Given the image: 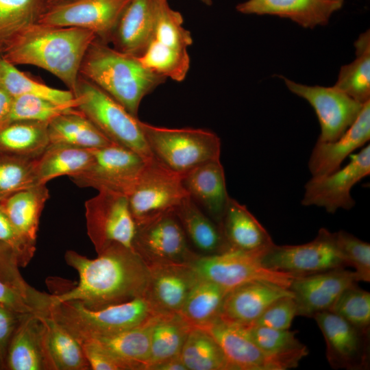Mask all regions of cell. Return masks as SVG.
<instances>
[{
	"label": "cell",
	"instance_id": "1",
	"mask_svg": "<svg viewBox=\"0 0 370 370\" xmlns=\"http://www.w3.org/2000/svg\"><path fill=\"white\" fill-rule=\"evenodd\" d=\"M64 258L77 271L79 282L67 291L52 295V304L75 301L98 310L145 296L149 269L134 249L114 244L95 259L69 250Z\"/></svg>",
	"mask_w": 370,
	"mask_h": 370
},
{
	"label": "cell",
	"instance_id": "2",
	"mask_svg": "<svg viewBox=\"0 0 370 370\" xmlns=\"http://www.w3.org/2000/svg\"><path fill=\"white\" fill-rule=\"evenodd\" d=\"M89 30L36 23L29 27L1 56L14 65H33L75 89L84 56L96 38Z\"/></svg>",
	"mask_w": 370,
	"mask_h": 370
},
{
	"label": "cell",
	"instance_id": "3",
	"mask_svg": "<svg viewBox=\"0 0 370 370\" xmlns=\"http://www.w3.org/2000/svg\"><path fill=\"white\" fill-rule=\"evenodd\" d=\"M79 74L136 117L143 99L166 79L144 66L138 58L120 52L97 38L84 56Z\"/></svg>",
	"mask_w": 370,
	"mask_h": 370
},
{
	"label": "cell",
	"instance_id": "4",
	"mask_svg": "<svg viewBox=\"0 0 370 370\" xmlns=\"http://www.w3.org/2000/svg\"><path fill=\"white\" fill-rule=\"evenodd\" d=\"M158 313L145 297L91 310L75 301L52 304L50 315L80 343L119 333L148 321Z\"/></svg>",
	"mask_w": 370,
	"mask_h": 370
},
{
	"label": "cell",
	"instance_id": "5",
	"mask_svg": "<svg viewBox=\"0 0 370 370\" xmlns=\"http://www.w3.org/2000/svg\"><path fill=\"white\" fill-rule=\"evenodd\" d=\"M140 127L153 157L180 175L220 160L221 140L211 130L157 127L141 121Z\"/></svg>",
	"mask_w": 370,
	"mask_h": 370
},
{
	"label": "cell",
	"instance_id": "6",
	"mask_svg": "<svg viewBox=\"0 0 370 370\" xmlns=\"http://www.w3.org/2000/svg\"><path fill=\"white\" fill-rule=\"evenodd\" d=\"M77 109L111 142L153 158L140 127V121L91 81L79 75L73 91Z\"/></svg>",
	"mask_w": 370,
	"mask_h": 370
},
{
	"label": "cell",
	"instance_id": "7",
	"mask_svg": "<svg viewBox=\"0 0 370 370\" xmlns=\"http://www.w3.org/2000/svg\"><path fill=\"white\" fill-rule=\"evenodd\" d=\"M261 256L228 249L223 252L198 255L189 263L199 278L212 282L230 291L253 281H267L289 289L296 277L264 267Z\"/></svg>",
	"mask_w": 370,
	"mask_h": 370
},
{
	"label": "cell",
	"instance_id": "8",
	"mask_svg": "<svg viewBox=\"0 0 370 370\" xmlns=\"http://www.w3.org/2000/svg\"><path fill=\"white\" fill-rule=\"evenodd\" d=\"M127 197L137 225L160 215L174 212L189 196L184 187L182 175L153 158L147 162Z\"/></svg>",
	"mask_w": 370,
	"mask_h": 370
},
{
	"label": "cell",
	"instance_id": "9",
	"mask_svg": "<svg viewBox=\"0 0 370 370\" xmlns=\"http://www.w3.org/2000/svg\"><path fill=\"white\" fill-rule=\"evenodd\" d=\"M88 235L97 254L114 244L133 249L136 223L127 195L99 190L85 203Z\"/></svg>",
	"mask_w": 370,
	"mask_h": 370
},
{
	"label": "cell",
	"instance_id": "10",
	"mask_svg": "<svg viewBox=\"0 0 370 370\" xmlns=\"http://www.w3.org/2000/svg\"><path fill=\"white\" fill-rule=\"evenodd\" d=\"M260 260L269 269L295 276L348 267L337 247L335 232L325 228H321L312 241L304 244H274Z\"/></svg>",
	"mask_w": 370,
	"mask_h": 370
},
{
	"label": "cell",
	"instance_id": "11",
	"mask_svg": "<svg viewBox=\"0 0 370 370\" xmlns=\"http://www.w3.org/2000/svg\"><path fill=\"white\" fill-rule=\"evenodd\" d=\"M147 162L132 149L112 143L92 149V159L89 165L70 178L79 187H91L98 191L110 190L127 195Z\"/></svg>",
	"mask_w": 370,
	"mask_h": 370
},
{
	"label": "cell",
	"instance_id": "12",
	"mask_svg": "<svg viewBox=\"0 0 370 370\" xmlns=\"http://www.w3.org/2000/svg\"><path fill=\"white\" fill-rule=\"evenodd\" d=\"M222 349L232 370H286L295 368L308 349L281 354H269L247 336L244 328L219 319L205 328Z\"/></svg>",
	"mask_w": 370,
	"mask_h": 370
},
{
	"label": "cell",
	"instance_id": "13",
	"mask_svg": "<svg viewBox=\"0 0 370 370\" xmlns=\"http://www.w3.org/2000/svg\"><path fill=\"white\" fill-rule=\"evenodd\" d=\"M282 77L292 93L307 101L314 109L321 127L319 142L339 138L356 121L365 104L334 85L309 86Z\"/></svg>",
	"mask_w": 370,
	"mask_h": 370
},
{
	"label": "cell",
	"instance_id": "14",
	"mask_svg": "<svg viewBox=\"0 0 370 370\" xmlns=\"http://www.w3.org/2000/svg\"><path fill=\"white\" fill-rule=\"evenodd\" d=\"M370 173V145L351 157L344 166L321 176L312 177L304 186L301 203L314 206L334 214L339 209L349 210L356 205L351 195L353 186Z\"/></svg>",
	"mask_w": 370,
	"mask_h": 370
},
{
	"label": "cell",
	"instance_id": "15",
	"mask_svg": "<svg viewBox=\"0 0 370 370\" xmlns=\"http://www.w3.org/2000/svg\"><path fill=\"white\" fill-rule=\"evenodd\" d=\"M133 249L147 264L188 263L198 256L190 250L186 236L174 212L137 225Z\"/></svg>",
	"mask_w": 370,
	"mask_h": 370
},
{
	"label": "cell",
	"instance_id": "16",
	"mask_svg": "<svg viewBox=\"0 0 370 370\" xmlns=\"http://www.w3.org/2000/svg\"><path fill=\"white\" fill-rule=\"evenodd\" d=\"M131 0H71L50 7L38 23L89 30L110 44L112 32Z\"/></svg>",
	"mask_w": 370,
	"mask_h": 370
},
{
	"label": "cell",
	"instance_id": "17",
	"mask_svg": "<svg viewBox=\"0 0 370 370\" xmlns=\"http://www.w3.org/2000/svg\"><path fill=\"white\" fill-rule=\"evenodd\" d=\"M326 344V358L334 369L365 370L370 364L369 332L361 330L327 310L312 317Z\"/></svg>",
	"mask_w": 370,
	"mask_h": 370
},
{
	"label": "cell",
	"instance_id": "18",
	"mask_svg": "<svg viewBox=\"0 0 370 370\" xmlns=\"http://www.w3.org/2000/svg\"><path fill=\"white\" fill-rule=\"evenodd\" d=\"M357 282L354 271L345 268L296 277L289 290L297 304V316L313 317L330 310L343 291Z\"/></svg>",
	"mask_w": 370,
	"mask_h": 370
},
{
	"label": "cell",
	"instance_id": "19",
	"mask_svg": "<svg viewBox=\"0 0 370 370\" xmlns=\"http://www.w3.org/2000/svg\"><path fill=\"white\" fill-rule=\"evenodd\" d=\"M149 278L145 297L158 313H179L198 279L189 263L148 264Z\"/></svg>",
	"mask_w": 370,
	"mask_h": 370
},
{
	"label": "cell",
	"instance_id": "20",
	"mask_svg": "<svg viewBox=\"0 0 370 370\" xmlns=\"http://www.w3.org/2000/svg\"><path fill=\"white\" fill-rule=\"evenodd\" d=\"M345 0H247L236 10L244 14L271 15L287 18L308 29L326 25Z\"/></svg>",
	"mask_w": 370,
	"mask_h": 370
},
{
	"label": "cell",
	"instance_id": "21",
	"mask_svg": "<svg viewBox=\"0 0 370 370\" xmlns=\"http://www.w3.org/2000/svg\"><path fill=\"white\" fill-rule=\"evenodd\" d=\"M6 369L54 370L47 349L42 316L23 314L10 343Z\"/></svg>",
	"mask_w": 370,
	"mask_h": 370
},
{
	"label": "cell",
	"instance_id": "22",
	"mask_svg": "<svg viewBox=\"0 0 370 370\" xmlns=\"http://www.w3.org/2000/svg\"><path fill=\"white\" fill-rule=\"evenodd\" d=\"M286 296H293L287 288L267 281L249 282L227 293L218 319L229 323L247 325L269 305Z\"/></svg>",
	"mask_w": 370,
	"mask_h": 370
},
{
	"label": "cell",
	"instance_id": "23",
	"mask_svg": "<svg viewBox=\"0 0 370 370\" xmlns=\"http://www.w3.org/2000/svg\"><path fill=\"white\" fill-rule=\"evenodd\" d=\"M160 0H131L121 14L110 42L116 50L139 58L152 38Z\"/></svg>",
	"mask_w": 370,
	"mask_h": 370
},
{
	"label": "cell",
	"instance_id": "24",
	"mask_svg": "<svg viewBox=\"0 0 370 370\" xmlns=\"http://www.w3.org/2000/svg\"><path fill=\"white\" fill-rule=\"evenodd\" d=\"M370 140V101L366 102L354 123L337 140L317 141L308 162L312 177L329 174L341 167L343 161Z\"/></svg>",
	"mask_w": 370,
	"mask_h": 370
},
{
	"label": "cell",
	"instance_id": "25",
	"mask_svg": "<svg viewBox=\"0 0 370 370\" xmlns=\"http://www.w3.org/2000/svg\"><path fill=\"white\" fill-rule=\"evenodd\" d=\"M189 197L219 226L230 197L220 160L202 164L182 175Z\"/></svg>",
	"mask_w": 370,
	"mask_h": 370
},
{
	"label": "cell",
	"instance_id": "26",
	"mask_svg": "<svg viewBox=\"0 0 370 370\" xmlns=\"http://www.w3.org/2000/svg\"><path fill=\"white\" fill-rule=\"evenodd\" d=\"M219 227L229 249L262 256L275 244L247 208L232 197Z\"/></svg>",
	"mask_w": 370,
	"mask_h": 370
},
{
	"label": "cell",
	"instance_id": "27",
	"mask_svg": "<svg viewBox=\"0 0 370 370\" xmlns=\"http://www.w3.org/2000/svg\"><path fill=\"white\" fill-rule=\"evenodd\" d=\"M49 198L46 184H37L14 194L1 203L20 235L34 247L40 217Z\"/></svg>",
	"mask_w": 370,
	"mask_h": 370
},
{
	"label": "cell",
	"instance_id": "28",
	"mask_svg": "<svg viewBox=\"0 0 370 370\" xmlns=\"http://www.w3.org/2000/svg\"><path fill=\"white\" fill-rule=\"evenodd\" d=\"M49 144L95 149L112 144L79 110L62 114L48 123Z\"/></svg>",
	"mask_w": 370,
	"mask_h": 370
},
{
	"label": "cell",
	"instance_id": "29",
	"mask_svg": "<svg viewBox=\"0 0 370 370\" xmlns=\"http://www.w3.org/2000/svg\"><path fill=\"white\" fill-rule=\"evenodd\" d=\"M186 238L201 251L208 254L228 249L220 227L189 197L174 212Z\"/></svg>",
	"mask_w": 370,
	"mask_h": 370
},
{
	"label": "cell",
	"instance_id": "30",
	"mask_svg": "<svg viewBox=\"0 0 370 370\" xmlns=\"http://www.w3.org/2000/svg\"><path fill=\"white\" fill-rule=\"evenodd\" d=\"M158 314L135 328L86 341H92L116 357L136 365L139 370H145L150 359L151 330Z\"/></svg>",
	"mask_w": 370,
	"mask_h": 370
},
{
	"label": "cell",
	"instance_id": "31",
	"mask_svg": "<svg viewBox=\"0 0 370 370\" xmlns=\"http://www.w3.org/2000/svg\"><path fill=\"white\" fill-rule=\"evenodd\" d=\"M48 123L16 121L0 125V154L38 158L49 145Z\"/></svg>",
	"mask_w": 370,
	"mask_h": 370
},
{
	"label": "cell",
	"instance_id": "32",
	"mask_svg": "<svg viewBox=\"0 0 370 370\" xmlns=\"http://www.w3.org/2000/svg\"><path fill=\"white\" fill-rule=\"evenodd\" d=\"M92 159V149L49 144L37 158L36 171L38 184L58 177H71L84 170Z\"/></svg>",
	"mask_w": 370,
	"mask_h": 370
},
{
	"label": "cell",
	"instance_id": "33",
	"mask_svg": "<svg viewBox=\"0 0 370 370\" xmlns=\"http://www.w3.org/2000/svg\"><path fill=\"white\" fill-rule=\"evenodd\" d=\"M229 291L198 278L179 313L193 328H205L219 318Z\"/></svg>",
	"mask_w": 370,
	"mask_h": 370
},
{
	"label": "cell",
	"instance_id": "34",
	"mask_svg": "<svg viewBox=\"0 0 370 370\" xmlns=\"http://www.w3.org/2000/svg\"><path fill=\"white\" fill-rule=\"evenodd\" d=\"M355 59L342 66L335 87L361 103L370 101V31L362 33L354 42Z\"/></svg>",
	"mask_w": 370,
	"mask_h": 370
},
{
	"label": "cell",
	"instance_id": "35",
	"mask_svg": "<svg viewBox=\"0 0 370 370\" xmlns=\"http://www.w3.org/2000/svg\"><path fill=\"white\" fill-rule=\"evenodd\" d=\"M47 10V0H0V56Z\"/></svg>",
	"mask_w": 370,
	"mask_h": 370
},
{
	"label": "cell",
	"instance_id": "36",
	"mask_svg": "<svg viewBox=\"0 0 370 370\" xmlns=\"http://www.w3.org/2000/svg\"><path fill=\"white\" fill-rule=\"evenodd\" d=\"M48 352L54 370H88L82 343L50 314L42 316Z\"/></svg>",
	"mask_w": 370,
	"mask_h": 370
},
{
	"label": "cell",
	"instance_id": "37",
	"mask_svg": "<svg viewBox=\"0 0 370 370\" xmlns=\"http://www.w3.org/2000/svg\"><path fill=\"white\" fill-rule=\"evenodd\" d=\"M192 328L180 313L158 314L151 330L150 359L147 365L180 356Z\"/></svg>",
	"mask_w": 370,
	"mask_h": 370
},
{
	"label": "cell",
	"instance_id": "38",
	"mask_svg": "<svg viewBox=\"0 0 370 370\" xmlns=\"http://www.w3.org/2000/svg\"><path fill=\"white\" fill-rule=\"evenodd\" d=\"M180 357L187 370H232L220 345L204 328L191 329Z\"/></svg>",
	"mask_w": 370,
	"mask_h": 370
},
{
	"label": "cell",
	"instance_id": "39",
	"mask_svg": "<svg viewBox=\"0 0 370 370\" xmlns=\"http://www.w3.org/2000/svg\"><path fill=\"white\" fill-rule=\"evenodd\" d=\"M0 86L12 97L32 95L59 103L76 101L73 93L50 87L19 71L0 56Z\"/></svg>",
	"mask_w": 370,
	"mask_h": 370
},
{
	"label": "cell",
	"instance_id": "40",
	"mask_svg": "<svg viewBox=\"0 0 370 370\" xmlns=\"http://www.w3.org/2000/svg\"><path fill=\"white\" fill-rule=\"evenodd\" d=\"M138 59L151 71L176 82L185 79L190 67L187 50L172 48L154 40H150Z\"/></svg>",
	"mask_w": 370,
	"mask_h": 370
},
{
	"label": "cell",
	"instance_id": "41",
	"mask_svg": "<svg viewBox=\"0 0 370 370\" xmlns=\"http://www.w3.org/2000/svg\"><path fill=\"white\" fill-rule=\"evenodd\" d=\"M37 158L0 154V203L22 190L38 184Z\"/></svg>",
	"mask_w": 370,
	"mask_h": 370
},
{
	"label": "cell",
	"instance_id": "42",
	"mask_svg": "<svg viewBox=\"0 0 370 370\" xmlns=\"http://www.w3.org/2000/svg\"><path fill=\"white\" fill-rule=\"evenodd\" d=\"M77 106V99L73 103H59L36 96L20 95L13 97L10 112L0 125L16 121L49 123L62 114L76 110Z\"/></svg>",
	"mask_w": 370,
	"mask_h": 370
},
{
	"label": "cell",
	"instance_id": "43",
	"mask_svg": "<svg viewBox=\"0 0 370 370\" xmlns=\"http://www.w3.org/2000/svg\"><path fill=\"white\" fill-rule=\"evenodd\" d=\"M180 12L173 10L168 0H160L151 40L166 46L187 50L193 43L190 32L182 26Z\"/></svg>",
	"mask_w": 370,
	"mask_h": 370
},
{
	"label": "cell",
	"instance_id": "44",
	"mask_svg": "<svg viewBox=\"0 0 370 370\" xmlns=\"http://www.w3.org/2000/svg\"><path fill=\"white\" fill-rule=\"evenodd\" d=\"M329 311L361 330L370 331V293L356 283L343 291Z\"/></svg>",
	"mask_w": 370,
	"mask_h": 370
},
{
	"label": "cell",
	"instance_id": "45",
	"mask_svg": "<svg viewBox=\"0 0 370 370\" xmlns=\"http://www.w3.org/2000/svg\"><path fill=\"white\" fill-rule=\"evenodd\" d=\"M241 326L251 341L267 353L281 354L308 349L296 337L297 331L260 326Z\"/></svg>",
	"mask_w": 370,
	"mask_h": 370
},
{
	"label": "cell",
	"instance_id": "46",
	"mask_svg": "<svg viewBox=\"0 0 370 370\" xmlns=\"http://www.w3.org/2000/svg\"><path fill=\"white\" fill-rule=\"evenodd\" d=\"M337 247L347 266L354 268L357 281H370V245L353 234L339 230L335 232Z\"/></svg>",
	"mask_w": 370,
	"mask_h": 370
},
{
	"label": "cell",
	"instance_id": "47",
	"mask_svg": "<svg viewBox=\"0 0 370 370\" xmlns=\"http://www.w3.org/2000/svg\"><path fill=\"white\" fill-rule=\"evenodd\" d=\"M297 304L293 296L278 299L269 305L254 321L247 325L260 326L278 330L290 329L297 316Z\"/></svg>",
	"mask_w": 370,
	"mask_h": 370
},
{
	"label": "cell",
	"instance_id": "48",
	"mask_svg": "<svg viewBox=\"0 0 370 370\" xmlns=\"http://www.w3.org/2000/svg\"><path fill=\"white\" fill-rule=\"evenodd\" d=\"M0 246L11 250L22 267L29 262L36 251V247L27 243L18 232L1 203Z\"/></svg>",
	"mask_w": 370,
	"mask_h": 370
},
{
	"label": "cell",
	"instance_id": "49",
	"mask_svg": "<svg viewBox=\"0 0 370 370\" xmlns=\"http://www.w3.org/2000/svg\"><path fill=\"white\" fill-rule=\"evenodd\" d=\"M81 343L90 369L139 370L136 365L116 357L92 341Z\"/></svg>",
	"mask_w": 370,
	"mask_h": 370
},
{
	"label": "cell",
	"instance_id": "50",
	"mask_svg": "<svg viewBox=\"0 0 370 370\" xmlns=\"http://www.w3.org/2000/svg\"><path fill=\"white\" fill-rule=\"evenodd\" d=\"M25 314L17 313L0 304V370L6 369V358L14 332Z\"/></svg>",
	"mask_w": 370,
	"mask_h": 370
},
{
	"label": "cell",
	"instance_id": "51",
	"mask_svg": "<svg viewBox=\"0 0 370 370\" xmlns=\"http://www.w3.org/2000/svg\"><path fill=\"white\" fill-rule=\"evenodd\" d=\"M0 304L17 313L38 315L36 310L29 301L1 280Z\"/></svg>",
	"mask_w": 370,
	"mask_h": 370
},
{
	"label": "cell",
	"instance_id": "52",
	"mask_svg": "<svg viewBox=\"0 0 370 370\" xmlns=\"http://www.w3.org/2000/svg\"><path fill=\"white\" fill-rule=\"evenodd\" d=\"M145 370H187L180 355L167 358L146 367Z\"/></svg>",
	"mask_w": 370,
	"mask_h": 370
},
{
	"label": "cell",
	"instance_id": "53",
	"mask_svg": "<svg viewBox=\"0 0 370 370\" xmlns=\"http://www.w3.org/2000/svg\"><path fill=\"white\" fill-rule=\"evenodd\" d=\"M13 97L0 86V124L6 119L12 103Z\"/></svg>",
	"mask_w": 370,
	"mask_h": 370
},
{
	"label": "cell",
	"instance_id": "54",
	"mask_svg": "<svg viewBox=\"0 0 370 370\" xmlns=\"http://www.w3.org/2000/svg\"><path fill=\"white\" fill-rule=\"evenodd\" d=\"M70 1L71 0H47V9L50 7H52L58 4H61L65 2H68Z\"/></svg>",
	"mask_w": 370,
	"mask_h": 370
},
{
	"label": "cell",
	"instance_id": "55",
	"mask_svg": "<svg viewBox=\"0 0 370 370\" xmlns=\"http://www.w3.org/2000/svg\"><path fill=\"white\" fill-rule=\"evenodd\" d=\"M200 1L206 5H211L212 4V0H200Z\"/></svg>",
	"mask_w": 370,
	"mask_h": 370
}]
</instances>
